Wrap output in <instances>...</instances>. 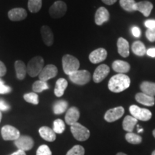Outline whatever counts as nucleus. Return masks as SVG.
<instances>
[{
    "label": "nucleus",
    "instance_id": "79ce46f5",
    "mask_svg": "<svg viewBox=\"0 0 155 155\" xmlns=\"http://www.w3.org/2000/svg\"><path fill=\"white\" fill-rule=\"evenodd\" d=\"M131 32H132V35L135 38H139L141 35V31L140 29L137 27H134V28L131 29Z\"/></svg>",
    "mask_w": 155,
    "mask_h": 155
},
{
    "label": "nucleus",
    "instance_id": "f257e3e1",
    "mask_svg": "<svg viewBox=\"0 0 155 155\" xmlns=\"http://www.w3.org/2000/svg\"><path fill=\"white\" fill-rule=\"evenodd\" d=\"M130 83L131 80L128 75L118 73L110 78L108 87L112 92L120 93L129 88Z\"/></svg>",
    "mask_w": 155,
    "mask_h": 155
},
{
    "label": "nucleus",
    "instance_id": "423d86ee",
    "mask_svg": "<svg viewBox=\"0 0 155 155\" xmlns=\"http://www.w3.org/2000/svg\"><path fill=\"white\" fill-rule=\"evenodd\" d=\"M129 111L133 117L137 120L147 121L152 118V112L147 108H142L138 106L132 105L129 107Z\"/></svg>",
    "mask_w": 155,
    "mask_h": 155
},
{
    "label": "nucleus",
    "instance_id": "2eb2a0df",
    "mask_svg": "<svg viewBox=\"0 0 155 155\" xmlns=\"http://www.w3.org/2000/svg\"><path fill=\"white\" fill-rule=\"evenodd\" d=\"M28 16L27 11L23 8L12 9L8 12V17L11 21H22Z\"/></svg>",
    "mask_w": 155,
    "mask_h": 155
},
{
    "label": "nucleus",
    "instance_id": "bb28decb",
    "mask_svg": "<svg viewBox=\"0 0 155 155\" xmlns=\"http://www.w3.org/2000/svg\"><path fill=\"white\" fill-rule=\"evenodd\" d=\"M131 49H132V52L136 55L143 56L147 53L145 45L141 41H135L134 42L132 46H131Z\"/></svg>",
    "mask_w": 155,
    "mask_h": 155
},
{
    "label": "nucleus",
    "instance_id": "a19ab883",
    "mask_svg": "<svg viewBox=\"0 0 155 155\" xmlns=\"http://www.w3.org/2000/svg\"><path fill=\"white\" fill-rule=\"evenodd\" d=\"M9 106L2 100H0V111H7L9 109Z\"/></svg>",
    "mask_w": 155,
    "mask_h": 155
},
{
    "label": "nucleus",
    "instance_id": "aec40b11",
    "mask_svg": "<svg viewBox=\"0 0 155 155\" xmlns=\"http://www.w3.org/2000/svg\"><path fill=\"white\" fill-rule=\"evenodd\" d=\"M136 101L139 104L147 106H152L154 105L155 98L154 97L148 96L144 93H138L135 96Z\"/></svg>",
    "mask_w": 155,
    "mask_h": 155
},
{
    "label": "nucleus",
    "instance_id": "f8f14e48",
    "mask_svg": "<svg viewBox=\"0 0 155 155\" xmlns=\"http://www.w3.org/2000/svg\"><path fill=\"white\" fill-rule=\"evenodd\" d=\"M109 72L110 68L107 65H105V64L100 65L95 70L94 75H93V80L96 83L101 82L102 81H104V79L106 78Z\"/></svg>",
    "mask_w": 155,
    "mask_h": 155
},
{
    "label": "nucleus",
    "instance_id": "20e7f679",
    "mask_svg": "<svg viewBox=\"0 0 155 155\" xmlns=\"http://www.w3.org/2000/svg\"><path fill=\"white\" fill-rule=\"evenodd\" d=\"M69 78L75 84L83 86L91 81V75L89 71H86V70H81V71L78 70L70 75Z\"/></svg>",
    "mask_w": 155,
    "mask_h": 155
},
{
    "label": "nucleus",
    "instance_id": "39448f33",
    "mask_svg": "<svg viewBox=\"0 0 155 155\" xmlns=\"http://www.w3.org/2000/svg\"><path fill=\"white\" fill-rule=\"evenodd\" d=\"M71 133L78 141H86L90 137V131L79 123H75L71 127Z\"/></svg>",
    "mask_w": 155,
    "mask_h": 155
},
{
    "label": "nucleus",
    "instance_id": "e433bc0d",
    "mask_svg": "<svg viewBox=\"0 0 155 155\" xmlns=\"http://www.w3.org/2000/svg\"><path fill=\"white\" fill-rule=\"evenodd\" d=\"M12 91V88L8 86H6L4 81L0 78V94H9Z\"/></svg>",
    "mask_w": 155,
    "mask_h": 155
},
{
    "label": "nucleus",
    "instance_id": "a211bd4d",
    "mask_svg": "<svg viewBox=\"0 0 155 155\" xmlns=\"http://www.w3.org/2000/svg\"><path fill=\"white\" fill-rule=\"evenodd\" d=\"M40 32H41V35L44 43L47 46L53 45L54 42V35L51 29L47 25H44L42 27Z\"/></svg>",
    "mask_w": 155,
    "mask_h": 155
},
{
    "label": "nucleus",
    "instance_id": "c85d7f7f",
    "mask_svg": "<svg viewBox=\"0 0 155 155\" xmlns=\"http://www.w3.org/2000/svg\"><path fill=\"white\" fill-rule=\"evenodd\" d=\"M28 7L30 12H38L42 7V0H29Z\"/></svg>",
    "mask_w": 155,
    "mask_h": 155
},
{
    "label": "nucleus",
    "instance_id": "4be33fe9",
    "mask_svg": "<svg viewBox=\"0 0 155 155\" xmlns=\"http://www.w3.org/2000/svg\"><path fill=\"white\" fill-rule=\"evenodd\" d=\"M39 134L45 140L48 141H54L56 139V134L53 129L48 127H42L39 129Z\"/></svg>",
    "mask_w": 155,
    "mask_h": 155
},
{
    "label": "nucleus",
    "instance_id": "7c9ffc66",
    "mask_svg": "<svg viewBox=\"0 0 155 155\" xmlns=\"http://www.w3.org/2000/svg\"><path fill=\"white\" fill-rule=\"evenodd\" d=\"M119 4L125 11L129 12L134 11V5L136 4L134 0H120Z\"/></svg>",
    "mask_w": 155,
    "mask_h": 155
},
{
    "label": "nucleus",
    "instance_id": "de8ad7c7",
    "mask_svg": "<svg viewBox=\"0 0 155 155\" xmlns=\"http://www.w3.org/2000/svg\"><path fill=\"white\" fill-rule=\"evenodd\" d=\"M2 117V113H1V111H0V122H1Z\"/></svg>",
    "mask_w": 155,
    "mask_h": 155
},
{
    "label": "nucleus",
    "instance_id": "1a4fd4ad",
    "mask_svg": "<svg viewBox=\"0 0 155 155\" xmlns=\"http://www.w3.org/2000/svg\"><path fill=\"white\" fill-rule=\"evenodd\" d=\"M58 74V68L55 65H46L42 68V71L39 74V78L40 81L47 82V81L55 78Z\"/></svg>",
    "mask_w": 155,
    "mask_h": 155
},
{
    "label": "nucleus",
    "instance_id": "a878e982",
    "mask_svg": "<svg viewBox=\"0 0 155 155\" xmlns=\"http://www.w3.org/2000/svg\"><path fill=\"white\" fill-rule=\"evenodd\" d=\"M68 86V81L65 78H59L56 81L55 88L54 90L55 95L57 97H61L65 93V89Z\"/></svg>",
    "mask_w": 155,
    "mask_h": 155
},
{
    "label": "nucleus",
    "instance_id": "72a5a7b5",
    "mask_svg": "<svg viewBox=\"0 0 155 155\" xmlns=\"http://www.w3.org/2000/svg\"><path fill=\"white\" fill-rule=\"evenodd\" d=\"M24 99L27 102L30 103V104L38 105L39 103L38 96L36 93H29V94L24 95Z\"/></svg>",
    "mask_w": 155,
    "mask_h": 155
},
{
    "label": "nucleus",
    "instance_id": "ddd939ff",
    "mask_svg": "<svg viewBox=\"0 0 155 155\" xmlns=\"http://www.w3.org/2000/svg\"><path fill=\"white\" fill-rule=\"evenodd\" d=\"M107 58V51L104 48H98L89 55V60L94 64L99 63Z\"/></svg>",
    "mask_w": 155,
    "mask_h": 155
},
{
    "label": "nucleus",
    "instance_id": "4468645a",
    "mask_svg": "<svg viewBox=\"0 0 155 155\" xmlns=\"http://www.w3.org/2000/svg\"><path fill=\"white\" fill-rule=\"evenodd\" d=\"M110 15L107 9L105 7H99L96 12V15H95V22L97 25L101 26L104 23L107 22L109 19Z\"/></svg>",
    "mask_w": 155,
    "mask_h": 155
},
{
    "label": "nucleus",
    "instance_id": "58836bf2",
    "mask_svg": "<svg viewBox=\"0 0 155 155\" xmlns=\"http://www.w3.org/2000/svg\"><path fill=\"white\" fill-rule=\"evenodd\" d=\"M144 25L148 29L155 28V19H148V20H146L144 22Z\"/></svg>",
    "mask_w": 155,
    "mask_h": 155
},
{
    "label": "nucleus",
    "instance_id": "c9c22d12",
    "mask_svg": "<svg viewBox=\"0 0 155 155\" xmlns=\"http://www.w3.org/2000/svg\"><path fill=\"white\" fill-rule=\"evenodd\" d=\"M36 155H52V152L49 147L47 145H41L37 150Z\"/></svg>",
    "mask_w": 155,
    "mask_h": 155
},
{
    "label": "nucleus",
    "instance_id": "6ab92c4d",
    "mask_svg": "<svg viewBox=\"0 0 155 155\" xmlns=\"http://www.w3.org/2000/svg\"><path fill=\"white\" fill-rule=\"evenodd\" d=\"M118 52L119 55L124 58H127L129 55V44L127 40L123 38H119L117 41Z\"/></svg>",
    "mask_w": 155,
    "mask_h": 155
},
{
    "label": "nucleus",
    "instance_id": "412c9836",
    "mask_svg": "<svg viewBox=\"0 0 155 155\" xmlns=\"http://www.w3.org/2000/svg\"><path fill=\"white\" fill-rule=\"evenodd\" d=\"M112 68L116 73L120 74H124L125 73H128L130 70V65L127 62L124 61H115L112 64Z\"/></svg>",
    "mask_w": 155,
    "mask_h": 155
},
{
    "label": "nucleus",
    "instance_id": "cd10ccee",
    "mask_svg": "<svg viewBox=\"0 0 155 155\" xmlns=\"http://www.w3.org/2000/svg\"><path fill=\"white\" fill-rule=\"evenodd\" d=\"M68 104L64 100L58 101L53 106V111L55 114H61L67 110Z\"/></svg>",
    "mask_w": 155,
    "mask_h": 155
},
{
    "label": "nucleus",
    "instance_id": "dca6fc26",
    "mask_svg": "<svg viewBox=\"0 0 155 155\" xmlns=\"http://www.w3.org/2000/svg\"><path fill=\"white\" fill-rule=\"evenodd\" d=\"M80 118V111L76 107H71L67 111L65 114V120L67 124L72 126L77 123L78 120Z\"/></svg>",
    "mask_w": 155,
    "mask_h": 155
},
{
    "label": "nucleus",
    "instance_id": "6e6552de",
    "mask_svg": "<svg viewBox=\"0 0 155 155\" xmlns=\"http://www.w3.org/2000/svg\"><path fill=\"white\" fill-rule=\"evenodd\" d=\"M1 133L3 139L6 141H15L20 137V134L18 129L10 125L4 126L2 128Z\"/></svg>",
    "mask_w": 155,
    "mask_h": 155
},
{
    "label": "nucleus",
    "instance_id": "f3484780",
    "mask_svg": "<svg viewBox=\"0 0 155 155\" xmlns=\"http://www.w3.org/2000/svg\"><path fill=\"white\" fill-rule=\"evenodd\" d=\"M153 9L152 3L147 1H142L136 2L134 5V11L140 12L145 17L150 16L151 12Z\"/></svg>",
    "mask_w": 155,
    "mask_h": 155
},
{
    "label": "nucleus",
    "instance_id": "37998d69",
    "mask_svg": "<svg viewBox=\"0 0 155 155\" xmlns=\"http://www.w3.org/2000/svg\"><path fill=\"white\" fill-rule=\"evenodd\" d=\"M147 54L148 56L155 58V48H150V49L147 50Z\"/></svg>",
    "mask_w": 155,
    "mask_h": 155
},
{
    "label": "nucleus",
    "instance_id": "4c0bfd02",
    "mask_svg": "<svg viewBox=\"0 0 155 155\" xmlns=\"http://www.w3.org/2000/svg\"><path fill=\"white\" fill-rule=\"evenodd\" d=\"M146 37L150 42H155V28L147 29L146 31Z\"/></svg>",
    "mask_w": 155,
    "mask_h": 155
},
{
    "label": "nucleus",
    "instance_id": "8fccbe9b",
    "mask_svg": "<svg viewBox=\"0 0 155 155\" xmlns=\"http://www.w3.org/2000/svg\"><path fill=\"white\" fill-rule=\"evenodd\" d=\"M152 155H155V150L154 151V152H152Z\"/></svg>",
    "mask_w": 155,
    "mask_h": 155
},
{
    "label": "nucleus",
    "instance_id": "c756f323",
    "mask_svg": "<svg viewBox=\"0 0 155 155\" xmlns=\"http://www.w3.org/2000/svg\"><path fill=\"white\" fill-rule=\"evenodd\" d=\"M125 138L128 142L132 144H139L142 141L141 137L133 132H128L125 136Z\"/></svg>",
    "mask_w": 155,
    "mask_h": 155
},
{
    "label": "nucleus",
    "instance_id": "7ed1b4c3",
    "mask_svg": "<svg viewBox=\"0 0 155 155\" xmlns=\"http://www.w3.org/2000/svg\"><path fill=\"white\" fill-rule=\"evenodd\" d=\"M44 68V59L41 56H35L29 61L27 66V72L30 77L39 75Z\"/></svg>",
    "mask_w": 155,
    "mask_h": 155
},
{
    "label": "nucleus",
    "instance_id": "5701e85b",
    "mask_svg": "<svg viewBox=\"0 0 155 155\" xmlns=\"http://www.w3.org/2000/svg\"><path fill=\"white\" fill-rule=\"evenodd\" d=\"M15 68L16 71L17 78L19 80H24L27 74V66L24 62L17 61L15 63Z\"/></svg>",
    "mask_w": 155,
    "mask_h": 155
},
{
    "label": "nucleus",
    "instance_id": "c03bdc74",
    "mask_svg": "<svg viewBox=\"0 0 155 155\" xmlns=\"http://www.w3.org/2000/svg\"><path fill=\"white\" fill-rule=\"evenodd\" d=\"M101 1L104 4H106V5H114V3H116L117 0H101Z\"/></svg>",
    "mask_w": 155,
    "mask_h": 155
},
{
    "label": "nucleus",
    "instance_id": "2f4dec72",
    "mask_svg": "<svg viewBox=\"0 0 155 155\" xmlns=\"http://www.w3.org/2000/svg\"><path fill=\"white\" fill-rule=\"evenodd\" d=\"M49 88L47 83L42 81H37L32 85V90L35 93H41L45 90H48Z\"/></svg>",
    "mask_w": 155,
    "mask_h": 155
},
{
    "label": "nucleus",
    "instance_id": "9d476101",
    "mask_svg": "<svg viewBox=\"0 0 155 155\" xmlns=\"http://www.w3.org/2000/svg\"><path fill=\"white\" fill-rule=\"evenodd\" d=\"M15 144L19 150L29 151L32 148L34 145L33 139L28 136H20L17 140L15 141Z\"/></svg>",
    "mask_w": 155,
    "mask_h": 155
},
{
    "label": "nucleus",
    "instance_id": "0eeeda50",
    "mask_svg": "<svg viewBox=\"0 0 155 155\" xmlns=\"http://www.w3.org/2000/svg\"><path fill=\"white\" fill-rule=\"evenodd\" d=\"M67 12V5L63 1H56L50 7L49 13L53 18L58 19L63 17Z\"/></svg>",
    "mask_w": 155,
    "mask_h": 155
},
{
    "label": "nucleus",
    "instance_id": "b1692460",
    "mask_svg": "<svg viewBox=\"0 0 155 155\" xmlns=\"http://www.w3.org/2000/svg\"><path fill=\"white\" fill-rule=\"evenodd\" d=\"M137 121L138 120L133 117L132 116H127L122 123L124 130L128 131V132H132L134 127L137 124Z\"/></svg>",
    "mask_w": 155,
    "mask_h": 155
},
{
    "label": "nucleus",
    "instance_id": "a18cd8bd",
    "mask_svg": "<svg viewBox=\"0 0 155 155\" xmlns=\"http://www.w3.org/2000/svg\"><path fill=\"white\" fill-rule=\"evenodd\" d=\"M10 155H26V154H25V152H24V151L19 150Z\"/></svg>",
    "mask_w": 155,
    "mask_h": 155
},
{
    "label": "nucleus",
    "instance_id": "393cba45",
    "mask_svg": "<svg viewBox=\"0 0 155 155\" xmlns=\"http://www.w3.org/2000/svg\"><path fill=\"white\" fill-rule=\"evenodd\" d=\"M140 89L144 94L148 96H155V83L150 81H144L141 83Z\"/></svg>",
    "mask_w": 155,
    "mask_h": 155
},
{
    "label": "nucleus",
    "instance_id": "473e14b6",
    "mask_svg": "<svg viewBox=\"0 0 155 155\" xmlns=\"http://www.w3.org/2000/svg\"><path fill=\"white\" fill-rule=\"evenodd\" d=\"M65 126L63 120L56 119L53 122V131L55 134H62L65 131Z\"/></svg>",
    "mask_w": 155,
    "mask_h": 155
},
{
    "label": "nucleus",
    "instance_id": "09e8293b",
    "mask_svg": "<svg viewBox=\"0 0 155 155\" xmlns=\"http://www.w3.org/2000/svg\"><path fill=\"white\" fill-rule=\"evenodd\" d=\"M153 136H154V137L155 138V129L154 131H153Z\"/></svg>",
    "mask_w": 155,
    "mask_h": 155
},
{
    "label": "nucleus",
    "instance_id": "9b49d317",
    "mask_svg": "<svg viewBox=\"0 0 155 155\" xmlns=\"http://www.w3.org/2000/svg\"><path fill=\"white\" fill-rule=\"evenodd\" d=\"M124 114V108L119 106L108 110L104 115V119L108 122H114L119 119Z\"/></svg>",
    "mask_w": 155,
    "mask_h": 155
},
{
    "label": "nucleus",
    "instance_id": "ea45409f",
    "mask_svg": "<svg viewBox=\"0 0 155 155\" xmlns=\"http://www.w3.org/2000/svg\"><path fill=\"white\" fill-rule=\"evenodd\" d=\"M7 73V68L2 62L0 61V77H3Z\"/></svg>",
    "mask_w": 155,
    "mask_h": 155
},
{
    "label": "nucleus",
    "instance_id": "f704fd0d",
    "mask_svg": "<svg viewBox=\"0 0 155 155\" xmlns=\"http://www.w3.org/2000/svg\"><path fill=\"white\" fill-rule=\"evenodd\" d=\"M85 150L81 145H75L67 152L66 155H84Z\"/></svg>",
    "mask_w": 155,
    "mask_h": 155
},
{
    "label": "nucleus",
    "instance_id": "49530a36",
    "mask_svg": "<svg viewBox=\"0 0 155 155\" xmlns=\"http://www.w3.org/2000/svg\"><path fill=\"white\" fill-rule=\"evenodd\" d=\"M116 155H127V154H124V153H122V152H119V153H118Z\"/></svg>",
    "mask_w": 155,
    "mask_h": 155
},
{
    "label": "nucleus",
    "instance_id": "f03ea898",
    "mask_svg": "<svg viewBox=\"0 0 155 155\" xmlns=\"http://www.w3.org/2000/svg\"><path fill=\"white\" fill-rule=\"evenodd\" d=\"M62 64L64 73L68 75L78 71L80 67V62L78 60L71 55H64L62 58Z\"/></svg>",
    "mask_w": 155,
    "mask_h": 155
}]
</instances>
